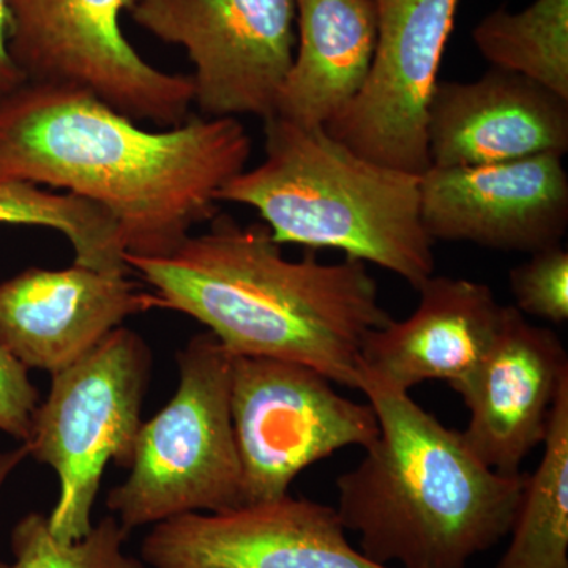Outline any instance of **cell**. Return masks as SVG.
I'll return each instance as SVG.
<instances>
[{"mask_svg":"<svg viewBox=\"0 0 568 568\" xmlns=\"http://www.w3.org/2000/svg\"><path fill=\"white\" fill-rule=\"evenodd\" d=\"M250 155L252 140L233 118L190 115L149 132L81 89L26 82L0 97V181L102 205L133 256H168L211 222L216 193Z\"/></svg>","mask_w":568,"mask_h":568,"instance_id":"cell-1","label":"cell"},{"mask_svg":"<svg viewBox=\"0 0 568 568\" xmlns=\"http://www.w3.org/2000/svg\"><path fill=\"white\" fill-rule=\"evenodd\" d=\"M125 263L163 310L205 325L231 354L297 362L339 386L357 388L365 336L394 321L362 261L286 260L265 224L220 213L168 256Z\"/></svg>","mask_w":568,"mask_h":568,"instance_id":"cell-2","label":"cell"},{"mask_svg":"<svg viewBox=\"0 0 568 568\" xmlns=\"http://www.w3.org/2000/svg\"><path fill=\"white\" fill-rule=\"evenodd\" d=\"M379 435L336 478L335 510L361 536L366 559L402 568H466L510 534L526 487L521 473L485 465L462 432L447 428L407 392L358 372Z\"/></svg>","mask_w":568,"mask_h":568,"instance_id":"cell-3","label":"cell"},{"mask_svg":"<svg viewBox=\"0 0 568 568\" xmlns=\"http://www.w3.org/2000/svg\"><path fill=\"white\" fill-rule=\"evenodd\" d=\"M264 123V162L231 179L216 203L250 205L280 245L339 250L416 290L435 275L420 175L358 155L324 126L306 129L280 115Z\"/></svg>","mask_w":568,"mask_h":568,"instance_id":"cell-4","label":"cell"},{"mask_svg":"<svg viewBox=\"0 0 568 568\" xmlns=\"http://www.w3.org/2000/svg\"><path fill=\"white\" fill-rule=\"evenodd\" d=\"M233 362L209 331L179 351L175 394L142 422L129 477L108 495V508L126 532L244 506L231 416Z\"/></svg>","mask_w":568,"mask_h":568,"instance_id":"cell-5","label":"cell"},{"mask_svg":"<svg viewBox=\"0 0 568 568\" xmlns=\"http://www.w3.org/2000/svg\"><path fill=\"white\" fill-rule=\"evenodd\" d=\"M151 373V347L121 325L51 375L50 394L37 409L26 446L29 457L58 476V503L48 517L55 540L84 537L108 465H132Z\"/></svg>","mask_w":568,"mask_h":568,"instance_id":"cell-6","label":"cell"},{"mask_svg":"<svg viewBox=\"0 0 568 568\" xmlns=\"http://www.w3.org/2000/svg\"><path fill=\"white\" fill-rule=\"evenodd\" d=\"M9 48L28 82L81 89L134 122L190 118V74L151 65L122 31L136 0H7Z\"/></svg>","mask_w":568,"mask_h":568,"instance_id":"cell-7","label":"cell"},{"mask_svg":"<svg viewBox=\"0 0 568 568\" xmlns=\"http://www.w3.org/2000/svg\"><path fill=\"white\" fill-rule=\"evenodd\" d=\"M231 416L245 504L287 495L306 467L379 435L369 403L336 394L312 366L234 355Z\"/></svg>","mask_w":568,"mask_h":568,"instance_id":"cell-8","label":"cell"},{"mask_svg":"<svg viewBox=\"0 0 568 568\" xmlns=\"http://www.w3.org/2000/svg\"><path fill=\"white\" fill-rule=\"evenodd\" d=\"M130 13L186 51L201 115L265 122L278 114L297 44L295 0H136Z\"/></svg>","mask_w":568,"mask_h":568,"instance_id":"cell-9","label":"cell"},{"mask_svg":"<svg viewBox=\"0 0 568 568\" xmlns=\"http://www.w3.org/2000/svg\"><path fill=\"white\" fill-rule=\"evenodd\" d=\"M376 48L364 88L324 126L372 162L422 175L428 111L459 0H372Z\"/></svg>","mask_w":568,"mask_h":568,"instance_id":"cell-10","label":"cell"},{"mask_svg":"<svg viewBox=\"0 0 568 568\" xmlns=\"http://www.w3.org/2000/svg\"><path fill=\"white\" fill-rule=\"evenodd\" d=\"M140 559L149 568H390L353 548L334 507L290 495L156 523Z\"/></svg>","mask_w":568,"mask_h":568,"instance_id":"cell-11","label":"cell"},{"mask_svg":"<svg viewBox=\"0 0 568 568\" xmlns=\"http://www.w3.org/2000/svg\"><path fill=\"white\" fill-rule=\"evenodd\" d=\"M555 153L485 164L429 166L420 175V219L433 242H470L536 253L562 244L568 174Z\"/></svg>","mask_w":568,"mask_h":568,"instance_id":"cell-12","label":"cell"},{"mask_svg":"<svg viewBox=\"0 0 568 568\" xmlns=\"http://www.w3.org/2000/svg\"><path fill=\"white\" fill-rule=\"evenodd\" d=\"M568 381L566 347L551 328L537 327L506 305L499 334L469 379L454 388L469 410L463 436L485 465L519 474L544 444L560 387Z\"/></svg>","mask_w":568,"mask_h":568,"instance_id":"cell-13","label":"cell"},{"mask_svg":"<svg viewBox=\"0 0 568 568\" xmlns=\"http://www.w3.org/2000/svg\"><path fill=\"white\" fill-rule=\"evenodd\" d=\"M130 275L73 264L31 267L0 283V345L50 375L84 357L129 317L162 308Z\"/></svg>","mask_w":568,"mask_h":568,"instance_id":"cell-14","label":"cell"},{"mask_svg":"<svg viewBox=\"0 0 568 568\" xmlns=\"http://www.w3.org/2000/svg\"><path fill=\"white\" fill-rule=\"evenodd\" d=\"M432 166H485L568 152V100L491 69L473 82H437L428 111Z\"/></svg>","mask_w":568,"mask_h":568,"instance_id":"cell-15","label":"cell"},{"mask_svg":"<svg viewBox=\"0 0 568 568\" xmlns=\"http://www.w3.org/2000/svg\"><path fill=\"white\" fill-rule=\"evenodd\" d=\"M416 312L365 336L358 372L407 392L426 381L457 388L477 372L503 324L504 310L487 284L429 276Z\"/></svg>","mask_w":568,"mask_h":568,"instance_id":"cell-16","label":"cell"},{"mask_svg":"<svg viewBox=\"0 0 568 568\" xmlns=\"http://www.w3.org/2000/svg\"><path fill=\"white\" fill-rule=\"evenodd\" d=\"M297 44L278 114L320 129L364 88L376 48L372 0H295Z\"/></svg>","mask_w":568,"mask_h":568,"instance_id":"cell-17","label":"cell"},{"mask_svg":"<svg viewBox=\"0 0 568 568\" xmlns=\"http://www.w3.org/2000/svg\"><path fill=\"white\" fill-rule=\"evenodd\" d=\"M544 447L540 465L526 478L510 545L495 568H568V381Z\"/></svg>","mask_w":568,"mask_h":568,"instance_id":"cell-18","label":"cell"},{"mask_svg":"<svg viewBox=\"0 0 568 568\" xmlns=\"http://www.w3.org/2000/svg\"><path fill=\"white\" fill-rule=\"evenodd\" d=\"M473 39L493 69L568 100V0H536L518 13L497 9L478 22Z\"/></svg>","mask_w":568,"mask_h":568,"instance_id":"cell-19","label":"cell"},{"mask_svg":"<svg viewBox=\"0 0 568 568\" xmlns=\"http://www.w3.org/2000/svg\"><path fill=\"white\" fill-rule=\"evenodd\" d=\"M0 224L48 227L65 235L74 264L130 275L119 224L102 205L28 182L0 181Z\"/></svg>","mask_w":568,"mask_h":568,"instance_id":"cell-20","label":"cell"},{"mask_svg":"<svg viewBox=\"0 0 568 568\" xmlns=\"http://www.w3.org/2000/svg\"><path fill=\"white\" fill-rule=\"evenodd\" d=\"M126 537L129 532L111 515L84 537L62 544L52 536L48 515L31 511L11 530L9 568H149L123 551Z\"/></svg>","mask_w":568,"mask_h":568,"instance_id":"cell-21","label":"cell"},{"mask_svg":"<svg viewBox=\"0 0 568 568\" xmlns=\"http://www.w3.org/2000/svg\"><path fill=\"white\" fill-rule=\"evenodd\" d=\"M515 308L552 324L568 321V252L562 244L530 254L508 274Z\"/></svg>","mask_w":568,"mask_h":568,"instance_id":"cell-22","label":"cell"},{"mask_svg":"<svg viewBox=\"0 0 568 568\" xmlns=\"http://www.w3.org/2000/svg\"><path fill=\"white\" fill-rule=\"evenodd\" d=\"M39 406V388L33 386L28 366L0 345V432L28 443Z\"/></svg>","mask_w":568,"mask_h":568,"instance_id":"cell-23","label":"cell"},{"mask_svg":"<svg viewBox=\"0 0 568 568\" xmlns=\"http://www.w3.org/2000/svg\"><path fill=\"white\" fill-rule=\"evenodd\" d=\"M10 10L7 0H0V97L26 84L24 73L14 63L9 48Z\"/></svg>","mask_w":568,"mask_h":568,"instance_id":"cell-24","label":"cell"},{"mask_svg":"<svg viewBox=\"0 0 568 568\" xmlns=\"http://www.w3.org/2000/svg\"><path fill=\"white\" fill-rule=\"evenodd\" d=\"M28 457L29 450L26 444H20V446L9 448V450H0V495H2V489L6 487L9 478L13 476L14 470ZM0 568H9V562L3 560L2 556H0Z\"/></svg>","mask_w":568,"mask_h":568,"instance_id":"cell-25","label":"cell"}]
</instances>
